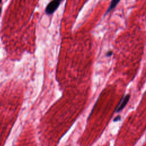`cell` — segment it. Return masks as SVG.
<instances>
[{
  "label": "cell",
  "instance_id": "obj_1",
  "mask_svg": "<svg viewBox=\"0 0 146 146\" xmlns=\"http://www.w3.org/2000/svg\"><path fill=\"white\" fill-rule=\"evenodd\" d=\"M62 1L63 0H52L50 2L46 8V13L49 15L52 14L57 9Z\"/></svg>",
  "mask_w": 146,
  "mask_h": 146
},
{
  "label": "cell",
  "instance_id": "obj_2",
  "mask_svg": "<svg viewBox=\"0 0 146 146\" xmlns=\"http://www.w3.org/2000/svg\"><path fill=\"white\" fill-rule=\"evenodd\" d=\"M129 98H130V95L128 94V95H125L124 96H123L121 98V99L120 100L119 103L118 104V105H117V107L116 108L115 111L116 112H120L125 107V106L128 103V102L129 101Z\"/></svg>",
  "mask_w": 146,
  "mask_h": 146
},
{
  "label": "cell",
  "instance_id": "obj_3",
  "mask_svg": "<svg viewBox=\"0 0 146 146\" xmlns=\"http://www.w3.org/2000/svg\"><path fill=\"white\" fill-rule=\"evenodd\" d=\"M119 1H120V0H111L110 6L106 11V14H107L108 12H110L111 10H112L113 8H115L116 6V5H117V3L119 2Z\"/></svg>",
  "mask_w": 146,
  "mask_h": 146
},
{
  "label": "cell",
  "instance_id": "obj_4",
  "mask_svg": "<svg viewBox=\"0 0 146 146\" xmlns=\"http://www.w3.org/2000/svg\"><path fill=\"white\" fill-rule=\"evenodd\" d=\"M120 120V116H116V117L114 118L113 121H119Z\"/></svg>",
  "mask_w": 146,
  "mask_h": 146
},
{
  "label": "cell",
  "instance_id": "obj_5",
  "mask_svg": "<svg viewBox=\"0 0 146 146\" xmlns=\"http://www.w3.org/2000/svg\"><path fill=\"white\" fill-rule=\"evenodd\" d=\"M112 54V51H108V52H107L106 56H111Z\"/></svg>",
  "mask_w": 146,
  "mask_h": 146
},
{
  "label": "cell",
  "instance_id": "obj_6",
  "mask_svg": "<svg viewBox=\"0 0 146 146\" xmlns=\"http://www.w3.org/2000/svg\"><path fill=\"white\" fill-rule=\"evenodd\" d=\"M1 0H0V3H1Z\"/></svg>",
  "mask_w": 146,
  "mask_h": 146
},
{
  "label": "cell",
  "instance_id": "obj_7",
  "mask_svg": "<svg viewBox=\"0 0 146 146\" xmlns=\"http://www.w3.org/2000/svg\"><path fill=\"white\" fill-rule=\"evenodd\" d=\"M1 9H0V13H1Z\"/></svg>",
  "mask_w": 146,
  "mask_h": 146
}]
</instances>
